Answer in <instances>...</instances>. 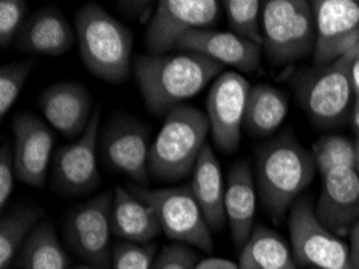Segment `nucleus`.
<instances>
[{"label":"nucleus","mask_w":359,"mask_h":269,"mask_svg":"<svg viewBox=\"0 0 359 269\" xmlns=\"http://www.w3.org/2000/svg\"><path fill=\"white\" fill-rule=\"evenodd\" d=\"M43 117L65 137H81L94 114V98L81 82H57L41 94Z\"/></svg>","instance_id":"dca6fc26"},{"label":"nucleus","mask_w":359,"mask_h":269,"mask_svg":"<svg viewBox=\"0 0 359 269\" xmlns=\"http://www.w3.org/2000/svg\"><path fill=\"white\" fill-rule=\"evenodd\" d=\"M287 112V97L279 89L258 84L250 91L243 128L253 137L271 136L284 123Z\"/></svg>","instance_id":"b1692460"},{"label":"nucleus","mask_w":359,"mask_h":269,"mask_svg":"<svg viewBox=\"0 0 359 269\" xmlns=\"http://www.w3.org/2000/svg\"><path fill=\"white\" fill-rule=\"evenodd\" d=\"M222 7L226 10L227 23L233 34L263 47V29H261L263 2L259 0H226L222 2Z\"/></svg>","instance_id":"cd10ccee"},{"label":"nucleus","mask_w":359,"mask_h":269,"mask_svg":"<svg viewBox=\"0 0 359 269\" xmlns=\"http://www.w3.org/2000/svg\"><path fill=\"white\" fill-rule=\"evenodd\" d=\"M311 269H314V268H311Z\"/></svg>","instance_id":"ea45409f"},{"label":"nucleus","mask_w":359,"mask_h":269,"mask_svg":"<svg viewBox=\"0 0 359 269\" xmlns=\"http://www.w3.org/2000/svg\"><path fill=\"white\" fill-rule=\"evenodd\" d=\"M350 255L353 268L359 269V219L350 232Z\"/></svg>","instance_id":"c9c22d12"},{"label":"nucleus","mask_w":359,"mask_h":269,"mask_svg":"<svg viewBox=\"0 0 359 269\" xmlns=\"http://www.w3.org/2000/svg\"><path fill=\"white\" fill-rule=\"evenodd\" d=\"M76 39L84 67L95 78L113 84L133 73L134 37L129 27L97 4H87L74 20Z\"/></svg>","instance_id":"7ed1b4c3"},{"label":"nucleus","mask_w":359,"mask_h":269,"mask_svg":"<svg viewBox=\"0 0 359 269\" xmlns=\"http://www.w3.org/2000/svg\"><path fill=\"white\" fill-rule=\"evenodd\" d=\"M288 230L298 265L314 269H355L350 247L319 223L309 199H298L288 211Z\"/></svg>","instance_id":"0eeeda50"},{"label":"nucleus","mask_w":359,"mask_h":269,"mask_svg":"<svg viewBox=\"0 0 359 269\" xmlns=\"http://www.w3.org/2000/svg\"><path fill=\"white\" fill-rule=\"evenodd\" d=\"M197 263V255L186 245H171L156 256L151 269H195Z\"/></svg>","instance_id":"2f4dec72"},{"label":"nucleus","mask_w":359,"mask_h":269,"mask_svg":"<svg viewBox=\"0 0 359 269\" xmlns=\"http://www.w3.org/2000/svg\"><path fill=\"white\" fill-rule=\"evenodd\" d=\"M195 269H238V265L224 258H206L198 261Z\"/></svg>","instance_id":"f704fd0d"},{"label":"nucleus","mask_w":359,"mask_h":269,"mask_svg":"<svg viewBox=\"0 0 359 269\" xmlns=\"http://www.w3.org/2000/svg\"><path fill=\"white\" fill-rule=\"evenodd\" d=\"M16 178L15 157L7 145L0 148V206L5 208L10 195L13 194Z\"/></svg>","instance_id":"473e14b6"},{"label":"nucleus","mask_w":359,"mask_h":269,"mask_svg":"<svg viewBox=\"0 0 359 269\" xmlns=\"http://www.w3.org/2000/svg\"><path fill=\"white\" fill-rule=\"evenodd\" d=\"M155 245L123 242L113 250V269H151L155 263Z\"/></svg>","instance_id":"c756f323"},{"label":"nucleus","mask_w":359,"mask_h":269,"mask_svg":"<svg viewBox=\"0 0 359 269\" xmlns=\"http://www.w3.org/2000/svg\"><path fill=\"white\" fill-rule=\"evenodd\" d=\"M313 158L319 174H327L356 169L358 153L356 145L341 136H327L313 145Z\"/></svg>","instance_id":"bb28decb"},{"label":"nucleus","mask_w":359,"mask_h":269,"mask_svg":"<svg viewBox=\"0 0 359 269\" xmlns=\"http://www.w3.org/2000/svg\"><path fill=\"white\" fill-rule=\"evenodd\" d=\"M219 12L216 0H160L147 27V48L151 55H166L189 34L208 29Z\"/></svg>","instance_id":"6e6552de"},{"label":"nucleus","mask_w":359,"mask_h":269,"mask_svg":"<svg viewBox=\"0 0 359 269\" xmlns=\"http://www.w3.org/2000/svg\"><path fill=\"white\" fill-rule=\"evenodd\" d=\"M298 94L304 112L314 123L332 126L340 123L350 112L353 89L350 82V57L337 60L327 67H314L298 81Z\"/></svg>","instance_id":"1a4fd4ad"},{"label":"nucleus","mask_w":359,"mask_h":269,"mask_svg":"<svg viewBox=\"0 0 359 269\" xmlns=\"http://www.w3.org/2000/svg\"><path fill=\"white\" fill-rule=\"evenodd\" d=\"M311 7L316 25L314 67H327L359 44V2L314 0Z\"/></svg>","instance_id":"f8f14e48"},{"label":"nucleus","mask_w":359,"mask_h":269,"mask_svg":"<svg viewBox=\"0 0 359 269\" xmlns=\"http://www.w3.org/2000/svg\"><path fill=\"white\" fill-rule=\"evenodd\" d=\"M190 189L198 202L210 229H222L227 223L224 210L226 184L222 179L221 164L217 162L215 150L208 144L205 145L195 164Z\"/></svg>","instance_id":"4be33fe9"},{"label":"nucleus","mask_w":359,"mask_h":269,"mask_svg":"<svg viewBox=\"0 0 359 269\" xmlns=\"http://www.w3.org/2000/svg\"><path fill=\"white\" fill-rule=\"evenodd\" d=\"M28 4L25 0H2L0 2V46L8 47L18 39L26 23Z\"/></svg>","instance_id":"7c9ffc66"},{"label":"nucleus","mask_w":359,"mask_h":269,"mask_svg":"<svg viewBox=\"0 0 359 269\" xmlns=\"http://www.w3.org/2000/svg\"><path fill=\"white\" fill-rule=\"evenodd\" d=\"M150 147L149 131L130 117L111 119L102 136V152L107 166L129 176L142 188L150 179Z\"/></svg>","instance_id":"4468645a"},{"label":"nucleus","mask_w":359,"mask_h":269,"mask_svg":"<svg viewBox=\"0 0 359 269\" xmlns=\"http://www.w3.org/2000/svg\"><path fill=\"white\" fill-rule=\"evenodd\" d=\"M20 269H67L68 255L50 223L37 224L18 254Z\"/></svg>","instance_id":"393cba45"},{"label":"nucleus","mask_w":359,"mask_h":269,"mask_svg":"<svg viewBox=\"0 0 359 269\" xmlns=\"http://www.w3.org/2000/svg\"><path fill=\"white\" fill-rule=\"evenodd\" d=\"M210 134L206 113L192 105H179L166 114L150 147L149 169L158 181L184 179L192 174Z\"/></svg>","instance_id":"20e7f679"},{"label":"nucleus","mask_w":359,"mask_h":269,"mask_svg":"<svg viewBox=\"0 0 359 269\" xmlns=\"http://www.w3.org/2000/svg\"><path fill=\"white\" fill-rule=\"evenodd\" d=\"M350 57V82L353 89V97H355V103H359V44L348 52Z\"/></svg>","instance_id":"72a5a7b5"},{"label":"nucleus","mask_w":359,"mask_h":269,"mask_svg":"<svg viewBox=\"0 0 359 269\" xmlns=\"http://www.w3.org/2000/svg\"><path fill=\"white\" fill-rule=\"evenodd\" d=\"M129 192L154 208L160 219L163 232L168 237L205 251L213 249L211 229L190 185L189 188L149 189L134 184L129 188Z\"/></svg>","instance_id":"423d86ee"},{"label":"nucleus","mask_w":359,"mask_h":269,"mask_svg":"<svg viewBox=\"0 0 359 269\" xmlns=\"http://www.w3.org/2000/svg\"><path fill=\"white\" fill-rule=\"evenodd\" d=\"M222 65L194 52L134 57L133 73L145 107L168 114L222 74Z\"/></svg>","instance_id":"f257e3e1"},{"label":"nucleus","mask_w":359,"mask_h":269,"mask_svg":"<svg viewBox=\"0 0 359 269\" xmlns=\"http://www.w3.org/2000/svg\"><path fill=\"white\" fill-rule=\"evenodd\" d=\"M182 52L205 55L213 62L229 65L242 73H253L261 67V46L233 34L232 31L198 29L189 34L177 46Z\"/></svg>","instance_id":"a211bd4d"},{"label":"nucleus","mask_w":359,"mask_h":269,"mask_svg":"<svg viewBox=\"0 0 359 269\" xmlns=\"http://www.w3.org/2000/svg\"><path fill=\"white\" fill-rule=\"evenodd\" d=\"M252 86L236 71L217 76L206 100V117L215 145L224 153L236 152L241 145L242 128Z\"/></svg>","instance_id":"9d476101"},{"label":"nucleus","mask_w":359,"mask_h":269,"mask_svg":"<svg viewBox=\"0 0 359 269\" xmlns=\"http://www.w3.org/2000/svg\"><path fill=\"white\" fill-rule=\"evenodd\" d=\"M76 269H97V268H86V266H83V268H76Z\"/></svg>","instance_id":"58836bf2"},{"label":"nucleus","mask_w":359,"mask_h":269,"mask_svg":"<svg viewBox=\"0 0 359 269\" xmlns=\"http://www.w3.org/2000/svg\"><path fill=\"white\" fill-rule=\"evenodd\" d=\"M100 110L95 108L84 134L73 144L60 147L53 157V188L63 194L79 195L94 190L100 183L99 134Z\"/></svg>","instance_id":"ddd939ff"},{"label":"nucleus","mask_w":359,"mask_h":269,"mask_svg":"<svg viewBox=\"0 0 359 269\" xmlns=\"http://www.w3.org/2000/svg\"><path fill=\"white\" fill-rule=\"evenodd\" d=\"M16 179L42 188L47 181L48 164L53 150V133L41 118L31 113H20L13 119Z\"/></svg>","instance_id":"2eb2a0df"},{"label":"nucleus","mask_w":359,"mask_h":269,"mask_svg":"<svg viewBox=\"0 0 359 269\" xmlns=\"http://www.w3.org/2000/svg\"><path fill=\"white\" fill-rule=\"evenodd\" d=\"M257 184L252 173V166L247 162L233 164L226 181L224 210L229 224L233 244L245 245L255 229L257 215Z\"/></svg>","instance_id":"6ab92c4d"},{"label":"nucleus","mask_w":359,"mask_h":269,"mask_svg":"<svg viewBox=\"0 0 359 269\" xmlns=\"http://www.w3.org/2000/svg\"><path fill=\"white\" fill-rule=\"evenodd\" d=\"M113 194L111 226L116 237L139 245L158 237L163 229L154 208L124 188H116Z\"/></svg>","instance_id":"412c9836"},{"label":"nucleus","mask_w":359,"mask_h":269,"mask_svg":"<svg viewBox=\"0 0 359 269\" xmlns=\"http://www.w3.org/2000/svg\"><path fill=\"white\" fill-rule=\"evenodd\" d=\"M263 48L276 65H288L314 53L316 25L311 2L268 0L261 13Z\"/></svg>","instance_id":"39448f33"},{"label":"nucleus","mask_w":359,"mask_h":269,"mask_svg":"<svg viewBox=\"0 0 359 269\" xmlns=\"http://www.w3.org/2000/svg\"><path fill=\"white\" fill-rule=\"evenodd\" d=\"M113 192H103L72 210L67 219V239L86 261L108 268L111 261Z\"/></svg>","instance_id":"9b49d317"},{"label":"nucleus","mask_w":359,"mask_h":269,"mask_svg":"<svg viewBox=\"0 0 359 269\" xmlns=\"http://www.w3.org/2000/svg\"><path fill=\"white\" fill-rule=\"evenodd\" d=\"M42 211L36 206H16L0 223V269H8L26 240L39 224Z\"/></svg>","instance_id":"a878e982"},{"label":"nucleus","mask_w":359,"mask_h":269,"mask_svg":"<svg viewBox=\"0 0 359 269\" xmlns=\"http://www.w3.org/2000/svg\"><path fill=\"white\" fill-rule=\"evenodd\" d=\"M32 68H34V62L26 60V62L8 63L0 70V114L2 118L15 105Z\"/></svg>","instance_id":"c85d7f7f"},{"label":"nucleus","mask_w":359,"mask_h":269,"mask_svg":"<svg viewBox=\"0 0 359 269\" xmlns=\"http://www.w3.org/2000/svg\"><path fill=\"white\" fill-rule=\"evenodd\" d=\"M355 145H356V153H358V164H356V169H358V173H359V139H356Z\"/></svg>","instance_id":"4c0bfd02"},{"label":"nucleus","mask_w":359,"mask_h":269,"mask_svg":"<svg viewBox=\"0 0 359 269\" xmlns=\"http://www.w3.org/2000/svg\"><path fill=\"white\" fill-rule=\"evenodd\" d=\"M353 128H355L359 139V103L353 105Z\"/></svg>","instance_id":"e433bc0d"},{"label":"nucleus","mask_w":359,"mask_h":269,"mask_svg":"<svg viewBox=\"0 0 359 269\" xmlns=\"http://www.w3.org/2000/svg\"><path fill=\"white\" fill-rule=\"evenodd\" d=\"M324 179L314 213L332 234L344 237L359 219V173L346 169L327 174Z\"/></svg>","instance_id":"f3484780"},{"label":"nucleus","mask_w":359,"mask_h":269,"mask_svg":"<svg viewBox=\"0 0 359 269\" xmlns=\"http://www.w3.org/2000/svg\"><path fill=\"white\" fill-rule=\"evenodd\" d=\"M238 269H298V263L279 234L255 226L238 255Z\"/></svg>","instance_id":"5701e85b"},{"label":"nucleus","mask_w":359,"mask_h":269,"mask_svg":"<svg viewBox=\"0 0 359 269\" xmlns=\"http://www.w3.org/2000/svg\"><path fill=\"white\" fill-rule=\"evenodd\" d=\"M76 31L55 8H42L26 20L16 47L23 52L60 57L73 47Z\"/></svg>","instance_id":"aec40b11"},{"label":"nucleus","mask_w":359,"mask_h":269,"mask_svg":"<svg viewBox=\"0 0 359 269\" xmlns=\"http://www.w3.org/2000/svg\"><path fill=\"white\" fill-rule=\"evenodd\" d=\"M313 153L284 134L266 142L257 153V189L264 210L280 221L316 174Z\"/></svg>","instance_id":"f03ea898"}]
</instances>
